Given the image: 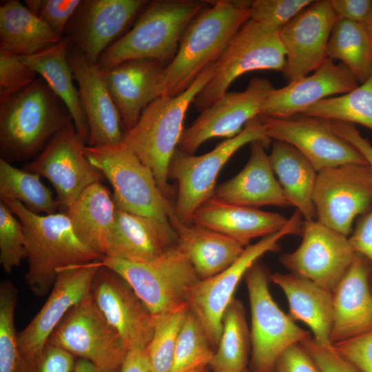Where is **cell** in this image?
Segmentation results:
<instances>
[{"mask_svg": "<svg viewBox=\"0 0 372 372\" xmlns=\"http://www.w3.org/2000/svg\"><path fill=\"white\" fill-rule=\"evenodd\" d=\"M191 21L172 60L165 65L158 95L176 96L216 63L233 37L249 19L252 1H211Z\"/></svg>", "mask_w": 372, "mask_h": 372, "instance_id": "6da1fadb", "label": "cell"}, {"mask_svg": "<svg viewBox=\"0 0 372 372\" xmlns=\"http://www.w3.org/2000/svg\"><path fill=\"white\" fill-rule=\"evenodd\" d=\"M2 202L22 224L28 264L25 278L35 296L50 292L59 269L101 259L78 238L65 213L41 215L17 200Z\"/></svg>", "mask_w": 372, "mask_h": 372, "instance_id": "7a4b0ae2", "label": "cell"}, {"mask_svg": "<svg viewBox=\"0 0 372 372\" xmlns=\"http://www.w3.org/2000/svg\"><path fill=\"white\" fill-rule=\"evenodd\" d=\"M72 116L41 76L0 102L1 158L12 163L37 156Z\"/></svg>", "mask_w": 372, "mask_h": 372, "instance_id": "3957f363", "label": "cell"}, {"mask_svg": "<svg viewBox=\"0 0 372 372\" xmlns=\"http://www.w3.org/2000/svg\"><path fill=\"white\" fill-rule=\"evenodd\" d=\"M207 5V1H149L132 28L102 53L97 67L106 72L122 62L137 59L167 65L187 27Z\"/></svg>", "mask_w": 372, "mask_h": 372, "instance_id": "277c9868", "label": "cell"}, {"mask_svg": "<svg viewBox=\"0 0 372 372\" xmlns=\"http://www.w3.org/2000/svg\"><path fill=\"white\" fill-rule=\"evenodd\" d=\"M217 63L206 68L185 91L176 96H160L142 112L136 124L124 134L123 143L153 172L169 198L168 167L183 132L189 105L213 76Z\"/></svg>", "mask_w": 372, "mask_h": 372, "instance_id": "5b68a950", "label": "cell"}, {"mask_svg": "<svg viewBox=\"0 0 372 372\" xmlns=\"http://www.w3.org/2000/svg\"><path fill=\"white\" fill-rule=\"evenodd\" d=\"M99 262L121 276L154 316L187 304L192 290L200 280L178 242L149 262L105 257Z\"/></svg>", "mask_w": 372, "mask_h": 372, "instance_id": "8992f818", "label": "cell"}, {"mask_svg": "<svg viewBox=\"0 0 372 372\" xmlns=\"http://www.w3.org/2000/svg\"><path fill=\"white\" fill-rule=\"evenodd\" d=\"M262 141L268 147L271 138L258 116L250 120L236 136L227 138L213 150L194 156L177 148L168 167V179L176 180L178 193L174 211L184 224L191 225L194 211L214 196L217 176L229 159L247 143Z\"/></svg>", "mask_w": 372, "mask_h": 372, "instance_id": "52a82bcc", "label": "cell"}, {"mask_svg": "<svg viewBox=\"0 0 372 372\" xmlns=\"http://www.w3.org/2000/svg\"><path fill=\"white\" fill-rule=\"evenodd\" d=\"M85 154L111 184L117 209L169 222L173 204L161 192L152 171L123 143L85 145Z\"/></svg>", "mask_w": 372, "mask_h": 372, "instance_id": "ba28073f", "label": "cell"}, {"mask_svg": "<svg viewBox=\"0 0 372 372\" xmlns=\"http://www.w3.org/2000/svg\"><path fill=\"white\" fill-rule=\"evenodd\" d=\"M303 222L301 213L296 209L280 230L245 247L240 256L228 268L211 278L200 280L193 288L187 304L212 347H217L224 313L234 298V293L242 278L259 258L268 252L277 251L278 242L283 237L301 235Z\"/></svg>", "mask_w": 372, "mask_h": 372, "instance_id": "9c48e42d", "label": "cell"}, {"mask_svg": "<svg viewBox=\"0 0 372 372\" xmlns=\"http://www.w3.org/2000/svg\"><path fill=\"white\" fill-rule=\"evenodd\" d=\"M286 53L279 30L249 19L227 45L216 62L215 72L193 101L199 112L227 92L238 76L254 70L282 71Z\"/></svg>", "mask_w": 372, "mask_h": 372, "instance_id": "30bf717a", "label": "cell"}, {"mask_svg": "<svg viewBox=\"0 0 372 372\" xmlns=\"http://www.w3.org/2000/svg\"><path fill=\"white\" fill-rule=\"evenodd\" d=\"M251 310V366L254 372H273L280 355L311 337L273 300L268 276L258 261L246 273Z\"/></svg>", "mask_w": 372, "mask_h": 372, "instance_id": "8fae6325", "label": "cell"}, {"mask_svg": "<svg viewBox=\"0 0 372 372\" xmlns=\"http://www.w3.org/2000/svg\"><path fill=\"white\" fill-rule=\"evenodd\" d=\"M313 201L316 219L348 237L355 219L372 207V170L347 164L318 172Z\"/></svg>", "mask_w": 372, "mask_h": 372, "instance_id": "7c38bea8", "label": "cell"}, {"mask_svg": "<svg viewBox=\"0 0 372 372\" xmlns=\"http://www.w3.org/2000/svg\"><path fill=\"white\" fill-rule=\"evenodd\" d=\"M100 260L59 270L48 299L29 324L18 334L23 372H37L48 340L67 313L90 291Z\"/></svg>", "mask_w": 372, "mask_h": 372, "instance_id": "4fadbf2b", "label": "cell"}, {"mask_svg": "<svg viewBox=\"0 0 372 372\" xmlns=\"http://www.w3.org/2000/svg\"><path fill=\"white\" fill-rule=\"evenodd\" d=\"M47 344L65 349L103 368H121L127 353L121 336L90 293L67 313Z\"/></svg>", "mask_w": 372, "mask_h": 372, "instance_id": "5bb4252c", "label": "cell"}, {"mask_svg": "<svg viewBox=\"0 0 372 372\" xmlns=\"http://www.w3.org/2000/svg\"><path fill=\"white\" fill-rule=\"evenodd\" d=\"M301 235L298 247L282 255L280 262L291 273L333 293L356 256L349 238L317 219L304 220Z\"/></svg>", "mask_w": 372, "mask_h": 372, "instance_id": "9a60e30c", "label": "cell"}, {"mask_svg": "<svg viewBox=\"0 0 372 372\" xmlns=\"http://www.w3.org/2000/svg\"><path fill=\"white\" fill-rule=\"evenodd\" d=\"M85 146L70 121L25 166V170L51 183L59 207L65 209L87 187L104 176L87 159Z\"/></svg>", "mask_w": 372, "mask_h": 372, "instance_id": "2e32d148", "label": "cell"}, {"mask_svg": "<svg viewBox=\"0 0 372 372\" xmlns=\"http://www.w3.org/2000/svg\"><path fill=\"white\" fill-rule=\"evenodd\" d=\"M275 89L267 78L253 77L242 92H227L185 129L178 148L194 154L205 141L216 137L231 138L260 114L262 105Z\"/></svg>", "mask_w": 372, "mask_h": 372, "instance_id": "e0dca14e", "label": "cell"}, {"mask_svg": "<svg viewBox=\"0 0 372 372\" xmlns=\"http://www.w3.org/2000/svg\"><path fill=\"white\" fill-rule=\"evenodd\" d=\"M258 117L271 140L293 145L317 172L347 164H368L363 156L337 135L324 120L301 114L285 118L260 114Z\"/></svg>", "mask_w": 372, "mask_h": 372, "instance_id": "ac0fdd59", "label": "cell"}, {"mask_svg": "<svg viewBox=\"0 0 372 372\" xmlns=\"http://www.w3.org/2000/svg\"><path fill=\"white\" fill-rule=\"evenodd\" d=\"M90 293L127 351L146 350L154 333L156 316L149 311L128 282L114 270L101 265Z\"/></svg>", "mask_w": 372, "mask_h": 372, "instance_id": "d6986e66", "label": "cell"}, {"mask_svg": "<svg viewBox=\"0 0 372 372\" xmlns=\"http://www.w3.org/2000/svg\"><path fill=\"white\" fill-rule=\"evenodd\" d=\"M145 0H81L64 36L89 61L102 53L128 28L148 3Z\"/></svg>", "mask_w": 372, "mask_h": 372, "instance_id": "ffe728a7", "label": "cell"}, {"mask_svg": "<svg viewBox=\"0 0 372 372\" xmlns=\"http://www.w3.org/2000/svg\"><path fill=\"white\" fill-rule=\"evenodd\" d=\"M337 20L329 0L313 1L280 29L286 53L282 72L289 83L314 72L327 59V48Z\"/></svg>", "mask_w": 372, "mask_h": 372, "instance_id": "44dd1931", "label": "cell"}, {"mask_svg": "<svg viewBox=\"0 0 372 372\" xmlns=\"http://www.w3.org/2000/svg\"><path fill=\"white\" fill-rule=\"evenodd\" d=\"M68 59L88 127L87 145L91 147L123 142L124 128L120 114L106 84L105 73L70 43Z\"/></svg>", "mask_w": 372, "mask_h": 372, "instance_id": "7402d4cb", "label": "cell"}, {"mask_svg": "<svg viewBox=\"0 0 372 372\" xmlns=\"http://www.w3.org/2000/svg\"><path fill=\"white\" fill-rule=\"evenodd\" d=\"M358 83L344 64L336 65L327 58L311 75L272 90L264 101L260 114L275 118L299 114L321 100L352 91Z\"/></svg>", "mask_w": 372, "mask_h": 372, "instance_id": "603a6c76", "label": "cell"}, {"mask_svg": "<svg viewBox=\"0 0 372 372\" xmlns=\"http://www.w3.org/2000/svg\"><path fill=\"white\" fill-rule=\"evenodd\" d=\"M165 65L155 59H131L104 72L125 132L136 124L143 110L159 96Z\"/></svg>", "mask_w": 372, "mask_h": 372, "instance_id": "cb8c5ba5", "label": "cell"}, {"mask_svg": "<svg viewBox=\"0 0 372 372\" xmlns=\"http://www.w3.org/2000/svg\"><path fill=\"white\" fill-rule=\"evenodd\" d=\"M177 234L159 219L116 209L107 256L134 262L153 260L177 245Z\"/></svg>", "mask_w": 372, "mask_h": 372, "instance_id": "d4e9b609", "label": "cell"}, {"mask_svg": "<svg viewBox=\"0 0 372 372\" xmlns=\"http://www.w3.org/2000/svg\"><path fill=\"white\" fill-rule=\"evenodd\" d=\"M369 274L368 262L356 254L333 293L332 345L372 331V293Z\"/></svg>", "mask_w": 372, "mask_h": 372, "instance_id": "484cf974", "label": "cell"}, {"mask_svg": "<svg viewBox=\"0 0 372 372\" xmlns=\"http://www.w3.org/2000/svg\"><path fill=\"white\" fill-rule=\"evenodd\" d=\"M282 215L225 202L214 196L194 213L191 223L249 245L251 240L280 230L287 223Z\"/></svg>", "mask_w": 372, "mask_h": 372, "instance_id": "4316f807", "label": "cell"}, {"mask_svg": "<svg viewBox=\"0 0 372 372\" xmlns=\"http://www.w3.org/2000/svg\"><path fill=\"white\" fill-rule=\"evenodd\" d=\"M249 158L235 176L216 187L214 197L227 203L258 208L265 205L291 206L271 166L266 145L251 143Z\"/></svg>", "mask_w": 372, "mask_h": 372, "instance_id": "83f0119b", "label": "cell"}, {"mask_svg": "<svg viewBox=\"0 0 372 372\" xmlns=\"http://www.w3.org/2000/svg\"><path fill=\"white\" fill-rule=\"evenodd\" d=\"M270 280L280 287L288 300L289 316L306 324L318 344L332 346L333 293L300 276L275 273Z\"/></svg>", "mask_w": 372, "mask_h": 372, "instance_id": "f1b7e54d", "label": "cell"}, {"mask_svg": "<svg viewBox=\"0 0 372 372\" xmlns=\"http://www.w3.org/2000/svg\"><path fill=\"white\" fill-rule=\"evenodd\" d=\"M168 217L177 234L178 244L187 253L200 280L211 278L228 268L242 254L245 247L216 231L180 221L174 205Z\"/></svg>", "mask_w": 372, "mask_h": 372, "instance_id": "f546056e", "label": "cell"}, {"mask_svg": "<svg viewBox=\"0 0 372 372\" xmlns=\"http://www.w3.org/2000/svg\"><path fill=\"white\" fill-rule=\"evenodd\" d=\"M116 209L109 190L100 181L87 187L64 213L78 238L103 258L107 256Z\"/></svg>", "mask_w": 372, "mask_h": 372, "instance_id": "4dcf8cb0", "label": "cell"}, {"mask_svg": "<svg viewBox=\"0 0 372 372\" xmlns=\"http://www.w3.org/2000/svg\"><path fill=\"white\" fill-rule=\"evenodd\" d=\"M69 45V40L63 36L56 44L36 54L21 56V59L44 79L54 94L64 103L72 116L79 136L87 143L88 127L68 59Z\"/></svg>", "mask_w": 372, "mask_h": 372, "instance_id": "1f68e13d", "label": "cell"}, {"mask_svg": "<svg viewBox=\"0 0 372 372\" xmlns=\"http://www.w3.org/2000/svg\"><path fill=\"white\" fill-rule=\"evenodd\" d=\"M269 159L285 196L304 220L316 219L313 201L318 172L311 163L288 143L273 141Z\"/></svg>", "mask_w": 372, "mask_h": 372, "instance_id": "d6a6232c", "label": "cell"}, {"mask_svg": "<svg viewBox=\"0 0 372 372\" xmlns=\"http://www.w3.org/2000/svg\"><path fill=\"white\" fill-rule=\"evenodd\" d=\"M62 37L54 33L19 1H1L0 50L21 56H29L56 44Z\"/></svg>", "mask_w": 372, "mask_h": 372, "instance_id": "836d02e7", "label": "cell"}, {"mask_svg": "<svg viewBox=\"0 0 372 372\" xmlns=\"http://www.w3.org/2000/svg\"><path fill=\"white\" fill-rule=\"evenodd\" d=\"M326 53L327 58L340 60L359 83L372 73V38L362 23L338 18Z\"/></svg>", "mask_w": 372, "mask_h": 372, "instance_id": "e575fe53", "label": "cell"}, {"mask_svg": "<svg viewBox=\"0 0 372 372\" xmlns=\"http://www.w3.org/2000/svg\"><path fill=\"white\" fill-rule=\"evenodd\" d=\"M250 342L244 307L234 298L224 313L221 335L209 366L214 371L247 369Z\"/></svg>", "mask_w": 372, "mask_h": 372, "instance_id": "d590c367", "label": "cell"}, {"mask_svg": "<svg viewBox=\"0 0 372 372\" xmlns=\"http://www.w3.org/2000/svg\"><path fill=\"white\" fill-rule=\"evenodd\" d=\"M0 198L1 201L17 200L34 213H56L59 205L40 176L21 169L0 158Z\"/></svg>", "mask_w": 372, "mask_h": 372, "instance_id": "8d00e7d4", "label": "cell"}, {"mask_svg": "<svg viewBox=\"0 0 372 372\" xmlns=\"http://www.w3.org/2000/svg\"><path fill=\"white\" fill-rule=\"evenodd\" d=\"M301 114L322 120L358 123L372 130V73L352 91L321 100Z\"/></svg>", "mask_w": 372, "mask_h": 372, "instance_id": "74e56055", "label": "cell"}, {"mask_svg": "<svg viewBox=\"0 0 372 372\" xmlns=\"http://www.w3.org/2000/svg\"><path fill=\"white\" fill-rule=\"evenodd\" d=\"M189 311L185 304L156 316L154 333L145 350L149 372H170L177 339Z\"/></svg>", "mask_w": 372, "mask_h": 372, "instance_id": "f35d334b", "label": "cell"}, {"mask_svg": "<svg viewBox=\"0 0 372 372\" xmlns=\"http://www.w3.org/2000/svg\"><path fill=\"white\" fill-rule=\"evenodd\" d=\"M200 323L189 311L179 333L170 372L209 366L214 355Z\"/></svg>", "mask_w": 372, "mask_h": 372, "instance_id": "ab89813d", "label": "cell"}, {"mask_svg": "<svg viewBox=\"0 0 372 372\" xmlns=\"http://www.w3.org/2000/svg\"><path fill=\"white\" fill-rule=\"evenodd\" d=\"M18 292L9 280L0 284V372H23L14 314Z\"/></svg>", "mask_w": 372, "mask_h": 372, "instance_id": "60d3db41", "label": "cell"}, {"mask_svg": "<svg viewBox=\"0 0 372 372\" xmlns=\"http://www.w3.org/2000/svg\"><path fill=\"white\" fill-rule=\"evenodd\" d=\"M25 238L19 218L2 201L0 202V264L7 273L26 258Z\"/></svg>", "mask_w": 372, "mask_h": 372, "instance_id": "b9f144b4", "label": "cell"}, {"mask_svg": "<svg viewBox=\"0 0 372 372\" xmlns=\"http://www.w3.org/2000/svg\"><path fill=\"white\" fill-rule=\"evenodd\" d=\"M313 2L312 0L252 1L249 19L267 28L280 30Z\"/></svg>", "mask_w": 372, "mask_h": 372, "instance_id": "7bdbcfd3", "label": "cell"}, {"mask_svg": "<svg viewBox=\"0 0 372 372\" xmlns=\"http://www.w3.org/2000/svg\"><path fill=\"white\" fill-rule=\"evenodd\" d=\"M37 78L21 56L0 50V102L23 90Z\"/></svg>", "mask_w": 372, "mask_h": 372, "instance_id": "ee69618b", "label": "cell"}, {"mask_svg": "<svg viewBox=\"0 0 372 372\" xmlns=\"http://www.w3.org/2000/svg\"><path fill=\"white\" fill-rule=\"evenodd\" d=\"M81 0H25L30 11L56 34L63 37Z\"/></svg>", "mask_w": 372, "mask_h": 372, "instance_id": "f6af8a7d", "label": "cell"}, {"mask_svg": "<svg viewBox=\"0 0 372 372\" xmlns=\"http://www.w3.org/2000/svg\"><path fill=\"white\" fill-rule=\"evenodd\" d=\"M300 344L311 357L320 372H362L333 347H324L310 337Z\"/></svg>", "mask_w": 372, "mask_h": 372, "instance_id": "bcb514c9", "label": "cell"}, {"mask_svg": "<svg viewBox=\"0 0 372 372\" xmlns=\"http://www.w3.org/2000/svg\"><path fill=\"white\" fill-rule=\"evenodd\" d=\"M333 346L360 371L372 372V331Z\"/></svg>", "mask_w": 372, "mask_h": 372, "instance_id": "7dc6e473", "label": "cell"}, {"mask_svg": "<svg viewBox=\"0 0 372 372\" xmlns=\"http://www.w3.org/2000/svg\"><path fill=\"white\" fill-rule=\"evenodd\" d=\"M275 372H320L300 344L289 347L278 360Z\"/></svg>", "mask_w": 372, "mask_h": 372, "instance_id": "c3c4849f", "label": "cell"}, {"mask_svg": "<svg viewBox=\"0 0 372 372\" xmlns=\"http://www.w3.org/2000/svg\"><path fill=\"white\" fill-rule=\"evenodd\" d=\"M76 360L70 352L46 344L39 362L37 372H73Z\"/></svg>", "mask_w": 372, "mask_h": 372, "instance_id": "681fc988", "label": "cell"}, {"mask_svg": "<svg viewBox=\"0 0 372 372\" xmlns=\"http://www.w3.org/2000/svg\"><path fill=\"white\" fill-rule=\"evenodd\" d=\"M349 239L355 253L363 257L372 267V207L359 217Z\"/></svg>", "mask_w": 372, "mask_h": 372, "instance_id": "f907efd6", "label": "cell"}, {"mask_svg": "<svg viewBox=\"0 0 372 372\" xmlns=\"http://www.w3.org/2000/svg\"><path fill=\"white\" fill-rule=\"evenodd\" d=\"M325 121L337 135L352 145L363 156L372 170V145L361 135L355 125L338 121Z\"/></svg>", "mask_w": 372, "mask_h": 372, "instance_id": "816d5d0a", "label": "cell"}, {"mask_svg": "<svg viewBox=\"0 0 372 372\" xmlns=\"http://www.w3.org/2000/svg\"><path fill=\"white\" fill-rule=\"evenodd\" d=\"M338 19L362 23L372 6L371 0H329Z\"/></svg>", "mask_w": 372, "mask_h": 372, "instance_id": "f5cc1de1", "label": "cell"}, {"mask_svg": "<svg viewBox=\"0 0 372 372\" xmlns=\"http://www.w3.org/2000/svg\"><path fill=\"white\" fill-rule=\"evenodd\" d=\"M121 372H149L146 351L144 349L128 351Z\"/></svg>", "mask_w": 372, "mask_h": 372, "instance_id": "db71d44e", "label": "cell"}, {"mask_svg": "<svg viewBox=\"0 0 372 372\" xmlns=\"http://www.w3.org/2000/svg\"><path fill=\"white\" fill-rule=\"evenodd\" d=\"M121 368L107 369L100 367L92 362L84 360L77 359L73 372H121Z\"/></svg>", "mask_w": 372, "mask_h": 372, "instance_id": "11a10c76", "label": "cell"}, {"mask_svg": "<svg viewBox=\"0 0 372 372\" xmlns=\"http://www.w3.org/2000/svg\"><path fill=\"white\" fill-rule=\"evenodd\" d=\"M362 24L369 36L372 38V6L366 19Z\"/></svg>", "mask_w": 372, "mask_h": 372, "instance_id": "9f6ffc18", "label": "cell"}, {"mask_svg": "<svg viewBox=\"0 0 372 372\" xmlns=\"http://www.w3.org/2000/svg\"><path fill=\"white\" fill-rule=\"evenodd\" d=\"M186 372H211V371L208 369V366H203V367L197 368V369L188 371Z\"/></svg>", "mask_w": 372, "mask_h": 372, "instance_id": "6f0895ef", "label": "cell"}, {"mask_svg": "<svg viewBox=\"0 0 372 372\" xmlns=\"http://www.w3.org/2000/svg\"><path fill=\"white\" fill-rule=\"evenodd\" d=\"M214 372H249L247 369L240 370V371H227V370H218Z\"/></svg>", "mask_w": 372, "mask_h": 372, "instance_id": "680465c9", "label": "cell"}]
</instances>
